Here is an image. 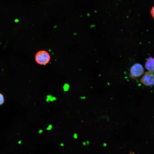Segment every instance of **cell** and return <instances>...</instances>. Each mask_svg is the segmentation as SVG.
<instances>
[{
  "mask_svg": "<svg viewBox=\"0 0 154 154\" xmlns=\"http://www.w3.org/2000/svg\"><path fill=\"white\" fill-rule=\"evenodd\" d=\"M130 154H133V153H131Z\"/></svg>",
  "mask_w": 154,
  "mask_h": 154,
  "instance_id": "obj_7",
  "label": "cell"
},
{
  "mask_svg": "<svg viewBox=\"0 0 154 154\" xmlns=\"http://www.w3.org/2000/svg\"><path fill=\"white\" fill-rule=\"evenodd\" d=\"M150 13L152 17L154 19V6L152 7Z\"/></svg>",
  "mask_w": 154,
  "mask_h": 154,
  "instance_id": "obj_6",
  "label": "cell"
},
{
  "mask_svg": "<svg viewBox=\"0 0 154 154\" xmlns=\"http://www.w3.org/2000/svg\"><path fill=\"white\" fill-rule=\"evenodd\" d=\"M145 66L149 71H154V58L149 57L145 63Z\"/></svg>",
  "mask_w": 154,
  "mask_h": 154,
  "instance_id": "obj_4",
  "label": "cell"
},
{
  "mask_svg": "<svg viewBox=\"0 0 154 154\" xmlns=\"http://www.w3.org/2000/svg\"><path fill=\"white\" fill-rule=\"evenodd\" d=\"M144 68L141 64L135 63L130 68V76L132 78L135 79L141 76L144 74Z\"/></svg>",
  "mask_w": 154,
  "mask_h": 154,
  "instance_id": "obj_2",
  "label": "cell"
},
{
  "mask_svg": "<svg viewBox=\"0 0 154 154\" xmlns=\"http://www.w3.org/2000/svg\"><path fill=\"white\" fill-rule=\"evenodd\" d=\"M4 102V98L3 95L0 93V106Z\"/></svg>",
  "mask_w": 154,
  "mask_h": 154,
  "instance_id": "obj_5",
  "label": "cell"
},
{
  "mask_svg": "<svg viewBox=\"0 0 154 154\" xmlns=\"http://www.w3.org/2000/svg\"><path fill=\"white\" fill-rule=\"evenodd\" d=\"M141 82L144 85L148 86L154 85V74L151 73L145 74L142 78Z\"/></svg>",
  "mask_w": 154,
  "mask_h": 154,
  "instance_id": "obj_3",
  "label": "cell"
},
{
  "mask_svg": "<svg viewBox=\"0 0 154 154\" xmlns=\"http://www.w3.org/2000/svg\"><path fill=\"white\" fill-rule=\"evenodd\" d=\"M35 58L37 63L41 65H45L49 62L50 56L46 51L41 50L36 53Z\"/></svg>",
  "mask_w": 154,
  "mask_h": 154,
  "instance_id": "obj_1",
  "label": "cell"
}]
</instances>
